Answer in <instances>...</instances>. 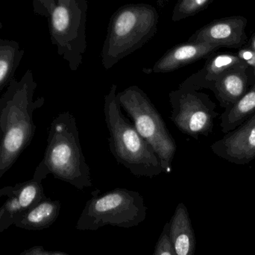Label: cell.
Wrapping results in <instances>:
<instances>
[{"label": "cell", "instance_id": "cell-1", "mask_svg": "<svg viewBox=\"0 0 255 255\" xmlns=\"http://www.w3.org/2000/svg\"><path fill=\"white\" fill-rule=\"evenodd\" d=\"M50 174L78 190L93 186L76 118L69 112L60 114L51 123L44 156L33 178L42 182Z\"/></svg>", "mask_w": 255, "mask_h": 255}, {"label": "cell", "instance_id": "cell-2", "mask_svg": "<svg viewBox=\"0 0 255 255\" xmlns=\"http://www.w3.org/2000/svg\"><path fill=\"white\" fill-rule=\"evenodd\" d=\"M37 83L28 70L18 81L0 116V178L30 145L36 131L33 115L45 103L34 100Z\"/></svg>", "mask_w": 255, "mask_h": 255}, {"label": "cell", "instance_id": "cell-3", "mask_svg": "<svg viewBox=\"0 0 255 255\" xmlns=\"http://www.w3.org/2000/svg\"><path fill=\"white\" fill-rule=\"evenodd\" d=\"M116 85L105 96V120L109 132V148L115 160L137 177L158 176L164 172L152 147L140 136L121 112Z\"/></svg>", "mask_w": 255, "mask_h": 255}, {"label": "cell", "instance_id": "cell-4", "mask_svg": "<svg viewBox=\"0 0 255 255\" xmlns=\"http://www.w3.org/2000/svg\"><path fill=\"white\" fill-rule=\"evenodd\" d=\"M157 9L145 3L121 6L112 14L102 49L106 70L140 49L155 36L158 26Z\"/></svg>", "mask_w": 255, "mask_h": 255}, {"label": "cell", "instance_id": "cell-5", "mask_svg": "<svg viewBox=\"0 0 255 255\" xmlns=\"http://www.w3.org/2000/svg\"><path fill=\"white\" fill-rule=\"evenodd\" d=\"M147 207L140 193L126 188H115L94 195L86 202L76 229L95 232L106 226L136 227L146 218Z\"/></svg>", "mask_w": 255, "mask_h": 255}, {"label": "cell", "instance_id": "cell-6", "mask_svg": "<svg viewBox=\"0 0 255 255\" xmlns=\"http://www.w3.org/2000/svg\"><path fill=\"white\" fill-rule=\"evenodd\" d=\"M117 99L140 136L152 147L164 172H172L177 145L164 121L147 94L136 85L117 93Z\"/></svg>", "mask_w": 255, "mask_h": 255}, {"label": "cell", "instance_id": "cell-7", "mask_svg": "<svg viewBox=\"0 0 255 255\" xmlns=\"http://www.w3.org/2000/svg\"><path fill=\"white\" fill-rule=\"evenodd\" d=\"M87 0H56L49 16L51 41L68 64L76 71L86 52Z\"/></svg>", "mask_w": 255, "mask_h": 255}, {"label": "cell", "instance_id": "cell-8", "mask_svg": "<svg viewBox=\"0 0 255 255\" xmlns=\"http://www.w3.org/2000/svg\"><path fill=\"white\" fill-rule=\"evenodd\" d=\"M170 120L178 130L196 139L212 133L220 114L209 96L190 88H179L169 94Z\"/></svg>", "mask_w": 255, "mask_h": 255}, {"label": "cell", "instance_id": "cell-9", "mask_svg": "<svg viewBox=\"0 0 255 255\" xmlns=\"http://www.w3.org/2000/svg\"><path fill=\"white\" fill-rule=\"evenodd\" d=\"M216 155L232 163L246 165L255 159V113L211 145Z\"/></svg>", "mask_w": 255, "mask_h": 255}, {"label": "cell", "instance_id": "cell-10", "mask_svg": "<svg viewBox=\"0 0 255 255\" xmlns=\"http://www.w3.org/2000/svg\"><path fill=\"white\" fill-rule=\"evenodd\" d=\"M0 192L7 196L0 208V232L14 224L30 209L46 199L41 182L34 178L14 187L0 189Z\"/></svg>", "mask_w": 255, "mask_h": 255}, {"label": "cell", "instance_id": "cell-11", "mask_svg": "<svg viewBox=\"0 0 255 255\" xmlns=\"http://www.w3.org/2000/svg\"><path fill=\"white\" fill-rule=\"evenodd\" d=\"M245 16H232L215 19L198 29L189 37V42L216 43L222 47L238 49L248 41Z\"/></svg>", "mask_w": 255, "mask_h": 255}, {"label": "cell", "instance_id": "cell-12", "mask_svg": "<svg viewBox=\"0 0 255 255\" xmlns=\"http://www.w3.org/2000/svg\"><path fill=\"white\" fill-rule=\"evenodd\" d=\"M222 48L216 43L189 42L180 43L169 49L151 68L142 69L145 74L167 73L208 58Z\"/></svg>", "mask_w": 255, "mask_h": 255}, {"label": "cell", "instance_id": "cell-13", "mask_svg": "<svg viewBox=\"0 0 255 255\" xmlns=\"http://www.w3.org/2000/svg\"><path fill=\"white\" fill-rule=\"evenodd\" d=\"M245 64H247L237 54H212L207 58L204 67L181 82L179 88H190L196 91L210 90L214 82L223 73Z\"/></svg>", "mask_w": 255, "mask_h": 255}, {"label": "cell", "instance_id": "cell-14", "mask_svg": "<svg viewBox=\"0 0 255 255\" xmlns=\"http://www.w3.org/2000/svg\"><path fill=\"white\" fill-rule=\"evenodd\" d=\"M249 68L245 64L232 69L220 76L211 86L210 90L225 110L236 104L248 92Z\"/></svg>", "mask_w": 255, "mask_h": 255}, {"label": "cell", "instance_id": "cell-15", "mask_svg": "<svg viewBox=\"0 0 255 255\" xmlns=\"http://www.w3.org/2000/svg\"><path fill=\"white\" fill-rule=\"evenodd\" d=\"M169 238L175 255H195L196 236L188 210L182 202L177 205L169 222Z\"/></svg>", "mask_w": 255, "mask_h": 255}, {"label": "cell", "instance_id": "cell-16", "mask_svg": "<svg viewBox=\"0 0 255 255\" xmlns=\"http://www.w3.org/2000/svg\"><path fill=\"white\" fill-rule=\"evenodd\" d=\"M60 211L59 201L46 198L16 220L13 225L27 230H42L50 227L56 221Z\"/></svg>", "mask_w": 255, "mask_h": 255}, {"label": "cell", "instance_id": "cell-17", "mask_svg": "<svg viewBox=\"0 0 255 255\" xmlns=\"http://www.w3.org/2000/svg\"><path fill=\"white\" fill-rule=\"evenodd\" d=\"M254 83L248 92L232 107L220 115V127L226 133L236 128L255 113V69H253Z\"/></svg>", "mask_w": 255, "mask_h": 255}, {"label": "cell", "instance_id": "cell-18", "mask_svg": "<svg viewBox=\"0 0 255 255\" xmlns=\"http://www.w3.org/2000/svg\"><path fill=\"white\" fill-rule=\"evenodd\" d=\"M24 55L19 43L0 39V94L8 87Z\"/></svg>", "mask_w": 255, "mask_h": 255}, {"label": "cell", "instance_id": "cell-19", "mask_svg": "<svg viewBox=\"0 0 255 255\" xmlns=\"http://www.w3.org/2000/svg\"><path fill=\"white\" fill-rule=\"evenodd\" d=\"M214 0H178L172 10V20L178 22L205 10Z\"/></svg>", "mask_w": 255, "mask_h": 255}, {"label": "cell", "instance_id": "cell-20", "mask_svg": "<svg viewBox=\"0 0 255 255\" xmlns=\"http://www.w3.org/2000/svg\"><path fill=\"white\" fill-rule=\"evenodd\" d=\"M152 255H176L169 238V223L165 224L163 231L156 243Z\"/></svg>", "mask_w": 255, "mask_h": 255}, {"label": "cell", "instance_id": "cell-21", "mask_svg": "<svg viewBox=\"0 0 255 255\" xmlns=\"http://www.w3.org/2000/svg\"><path fill=\"white\" fill-rule=\"evenodd\" d=\"M34 11L49 17L56 5V0H33Z\"/></svg>", "mask_w": 255, "mask_h": 255}, {"label": "cell", "instance_id": "cell-22", "mask_svg": "<svg viewBox=\"0 0 255 255\" xmlns=\"http://www.w3.org/2000/svg\"><path fill=\"white\" fill-rule=\"evenodd\" d=\"M19 255H70L61 252H52L46 250L43 247H34L22 252Z\"/></svg>", "mask_w": 255, "mask_h": 255}, {"label": "cell", "instance_id": "cell-23", "mask_svg": "<svg viewBox=\"0 0 255 255\" xmlns=\"http://www.w3.org/2000/svg\"><path fill=\"white\" fill-rule=\"evenodd\" d=\"M17 82L18 81H16L15 78L12 79L11 82H10L9 86L7 87V91L3 94L2 97L0 98V116H1V111H2L3 108L5 106L7 100H8L9 97H10L12 93H13V90H14Z\"/></svg>", "mask_w": 255, "mask_h": 255}, {"label": "cell", "instance_id": "cell-24", "mask_svg": "<svg viewBox=\"0 0 255 255\" xmlns=\"http://www.w3.org/2000/svg\"><path fill=\"white\" fill-rule=\"evenodd\" d=\"M247 46L251 48V49L255 52V32L252 35L251 38H250V40L249 41Z\"/></svg>", "mask_w": 255, "mask_h": 255}, {"label": "cell", "instance_id": "cell-25", "mask_svg": "<svg viewBox=\"0 0 255 255\" xmlns=\"http://www.w3.org/2000/svg\"><path fill=\"white\" fill-rule=\"evenodd\" d=\"M168 1H169V0H158V1H157V3H158L160 7H164Z\"/></svg>", "mask_w": 255, "mask_h": 255}]
</instances>
